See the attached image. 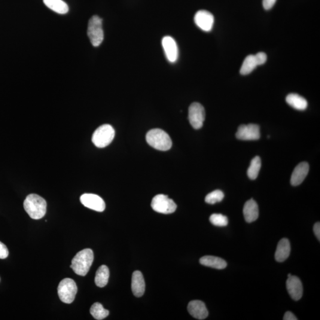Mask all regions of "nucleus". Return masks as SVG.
Instances as JSON below:
<instances>
[{
	"label": "nucleus",
	"instance_id": "1",
	"mask_svg": "<svg viewBox=\"0 0 320 320\" xmlns=\"http://www.w3.org/2000/svg\"><path fill=\"white\" fill-rule=\"evenodd\" d=\"M23 205L26 212L33 219L42 218L47 212V202L36 194L28 195L24 201Z\"/></svg>",
	"mask_w": 320,
	"mask_h": 320
},
{
	"label": "nucleus",
	"instance_id": "2",
	"mask_svg": "<svg viewBox=\"0 0 320 320\" xmlns=\"http://www.w3.org/2000/svg\"><path fill=\"white\" fill-rule=\"evenodd\" d=\"M94 260L92 250L85 249L79 252L72 258L70 267L78 275L84 276L89 271Z\"/></svg>",
	"mask_w": 320,
	"mask_h": 320
},
{
	"label": "nucleus",
	"instance_id": "3",
	"mask_svg": "<svg viewBox=\"0 0 320 320\" xmlns=\"http://www.w3.org/2000/svg\"><path fill=\"white\" fill-rule=\"evenodd\" d=\"M148 144L160 151H167L172 147V141L169 134L160 129L149 130L146 135Z\"/></svg>",
	"mask_w": 320,
	"mask_h": 320
},
{
	"label": "nucleus",
	"instance_id": "4",
	"mask_svg": "<svg viewBox=\"0 0 320 320\" xmlns=\"http://www.w3.org/2000/svg\"><path fill=\"white\" fill-rule=\"evenodd\" d=\"M115 130L110 125H103L95 130L92 136V142L97 147L105 148L114 139Z\"/></svg>",
	"mask_w": 320,
	"mask_h": 320
},
{
	"label": "nucleus",
	"instance_id": "5",
	"mask_svg": "<svg viewBox=\"0 0 320 320\" xmlns=\"http://www.w3.org/2000/svg\"><path fill=\"white\" fill-rule=\"evenodd\" d=\"M87 35L91 44L94 47H99L104 39L102 27V19L98 16H94L88 22Z\"/></svg>",
	"mask_w": 320,
	"mask_h": 320
},
{
	"label": "nucleus",
	"instance_id": "6",
	"mask_svg": "<svg viewBox=\"0 0 320 320\" xmlns=\"http://www.w3.org/2000/svg\"><path fill=\"white\" fill-rule=\"evenodd\" d=\"M77 291V286L74 280L69 278L62 280L58 287L60 299L65 304H71L74 301Z\"/></svg>",
	"mask_w": 320,
	"mask_h": 320
},
{
	"label": "nucleus",
	"instance_id": "7",
	"mask_svg": "<svg viewBox=\"0 0 320 320\" xmlns=\"http://www.w3.org/2000/svg\"><path fill=\"white\" fill-rule=\"evenodd\" d=\"M152 208L155 212L169 214L176 211L177 205L172 199L165 194H158L152 200Z\"/></svg>",
	"mask_w": 320,
	"mask_h": 320
},
{
	"label": "nucleus",
	"instance_id": "8",
	"mask_svg": "<svg viewBox=\"0 0 320 320\" xmlns=\"http://www.w3.org/2000/svg\"><path fill=\"white\" fill-rule=\"evenodd\" d=\"M205 119V111L203 106L200 103H192L189 108V121L195 129H200L203 127Z\"/></svg>",
	"mask_w": 320,
	"mask_h": 320
},
{
	"label": "nucleus",
	"instance_id": "9",
	"mask_svg": "<svg viewBox=\"0 0 320 320\" xmlns=\"http://www.w3.org/2000/svg\"><path fill=\"white\" fill-rule=\"evenodd\" d=\"M236 138L243 141H255L260 138V127L257 125H242L238 128Z\"/></svg>",
	"mask_w": 320,
	"mask_h": 320
},
{
	"label": "nucleus",
	"instance_id": "10",
	"mask_svg": "<svg viewBox=\"0 0 320 320\" xmlns=\"http://www.w3.org/2000/svg\"><path fill=\"white\" fill-rule=\"evenodd\" d=\"M82 204L87 208L97 212L105 211L106 205L105 201L98 195L85 193L80 197Z\"/></svg>",
	"mask_w": 320,
	"mask_h": 320
},
{
	"label": "nucleus",
	"instance_id": "11",
	"mask_svg": "<svg viewBox=\"0 0 320 320\" xmlns=\"http://www.w3.org/2000/svg\"><path fill=\"white\" fill-rule=\"evenodd\" d=\"M194 21L197 26L203 31L210 32L214 24V17L209 11L199 10L195 14Z\"/></svg>",
	"mask_w": 320,
	"mask_h": 320
},
{
	"label": "nucleus",
	"instance_id": "12",
	"mask_svg": "<svg viewBox=\"0 0 320 320\" xmlns=\"http://www.w3.org/2000/svg\"><path fill=\"white\" fill-rule=\"evenodd\" d=\"M162 45L167 60L170 63H175L178 59L179 50L175 39L171 36H165L163 39Z\"/></svg>",
	"mask_w": 320,
	"mask_h": 320
},
{
	"label": "nucleus",
	"instance_id": "13",
	"mask_svg": "<svg viewBox=\"0 0 320 320\" xmlns=\"http://www.w3.org/2000/svg\"><path fill=\"white\" fill-rule=\"evenodd\" d=\"M286 288L289 295L295 301L300 300L303 297V284L298 277L291 275L286 281Z\"/></svg>",
	"mask_w": 320,
	"mask_h": 320
},
{
	"label": "nucleus",
	"instance_id": "14",
	"mask_svg": "<svg viewBox=\"0 0 320 320\" xmlns=\"http://www.w3.org/2000/svg\"><path fill=\"white\" fill-rule=\"evenodd\" d=\"M188 310L193 318L197 320H204L208 316L205 304L201 301H191L188 304Z\"/></svg>",
	"mask_w": 320,
	"mask_h": 320
},
{
	"label": "nucleus",
	"instance_id": "15",
	"mask_svg": "<svg viewBox=\"0 0 320 320\" xmlns=\"http://www.w3.org/2000/svg\"><path fill=\"white\" fill-rule=\"evenodd\" d=\"M309 164L307 162H302L298 164L292 174L291 185L294 187L301 185L309 173Z\"/></svg>",
	"mask_w": 320,
	"mask_h": 320
},
{
	"label": "nucleus",
	"instance_id": "16",
	"mask_svg": "<svg viewBox=\"0 0 320 320\" xmlns=\"http://www.w3.org/2000/svg\"><path fill=\"white\" fill-rule=\"evenodd\" d=\"M131 288L133 295L136 297H141L144 294L145 280L142 273L139 271H135L132 274Z\"/></svg>",
	"mask_w": 320,
	"mask_h": 320
},
{
	"label": "nucleus",
	"instance_id": "17",
	"mask_svg": "<svg viewBox=\"0 0 320 320\" xmlns=\"http://www.w3.org/2000/svg\"><path fill=\"white\" fill-rule=\"evenodd\" d=\"M245 220L249 223L257 220L258 217V207L257 203L254 199H250L245 203L243 209Z\"/></svg>",
	"mask_w": 320,
	"mask_h": 320
},
{
	"label": "nucleus",
	"instance_id": "18",
	"mask_svg": "<svg viewBox=\"0 0 320 320\" xmlns=\"http://www.w3.org/2000/svg\"><path fill=\"white\" fill-rule=\"evenodd\" d=\"M290 242L287 239L279 241L275 253V259L277 261L283 262L287 259L290 255Z\"/></svg>",
	"mask_w": 320,
	"mask_h": 320
},
{
	"label": "nucleus",
	"instance_id": "19",
	"mask_svg": "<svg viewBox=\"0 0 320 320\" xmlns=\"http://www.w3.org/2000/svg\"><path fill=\"white\" fill-rule=\"evenodd\" d=\"M199 261L203 266L216 269H224L227 266V262L223 259L212 256H203L200 259Z\"/></svg>",
	"mask_w": 320,
	"mask_h": 320
},
{
	"label": "nucleus",
	"instance_id": "20",
	"mask_svg": "<svg viewBox=\"0 0 320 320\" xmlns=\"http://www.w3.org/2000/svg\"><path fill=\"white\" fill-rule=\"evenodd\" d=\"M286 102L289 106L298 111H304L307 108L308 102L306 99L298 94L291 93L288 94L286 98Z\"/></svg>",
	"mask_w": 320,
	"mask_h": 320
},
{
	"label": "nucleus",
	"instance_id": "21",
	"mask_svg": "<svg viewBox=\"0 0 320 320\" xmlns=\"http://www.w3.org/2000/svg\"><path fill=\"white\" fill-rule=\"evenodd\" d=\"M43 1L47 7L57 13L65 14L68 12V5L63 0H43Z\"/></svg>",
	"mask_w": 320,
	"mask_h": 320
},
{
	"label": "nucleus",
	"instance_id": "22",
	"mask_svg": "<svg viewBox=\"0 0 320 320\" xmlns=\"http://www.w3.org/2000/svg\"><path fill=\"white\" fill-rule=\"evenodd\" d=\"M109 275V268L105 265H102L97 269L96 273V285L100 288L105 287L108 284Z\"/></svg>",
	"mask_w": 320,
	"mask_h": 320
},
{
	"label": "nucleus",
	"instance_id": "23",
	"mask_svg": "<svg viewBox=\"0 0 320 320\" xmlns=\"http://www.w3.org/2000/svg\"><path fill=\"white\" fill-rule=\"evenodd\" d=\"M257 66L255 55H250L244 61L242 68L240 69V74L245 75L249 74Z\"/></svg>",
	"mask_w": 320,
	"mask_h": 320
},
{
	"label": "nucleus",
	"instance_id": "24",
	"mask_svg": "<svg viewBox=\"0 0 320 320\" xmlns=\"http://www.w3.org/2000/svg\"><path fill=\"white\" fill-rule=\"evenodd\" d=\"M261 166V161L260 157L256 156L253 158L251 165H250L248 170V176L250 179L255 180L257 179Z\"/></svg>",
	"mask_w": 320,
	"mask_h": 320
},
{
	"label": "nucleus",
	"instance_id": "25",
	"mask_svg": "<svg viewBox=\"0 0 320 320\" xmlns=\"http://www.w3.org/2000/svg\"><path fill=\"white\" fill-rule=\"evenodd\" d=\"M91 316L97 320L105 319L109 315V312L103 308L102 305L99 303H94L91 306L90 310Z\"/></svg>",
	"mask_w": 320,
	"mask_h": 320
},
{
	"label": "nucleus",
	"instance_id": "26",
	"mask_svg": "<svg viewBox=\"0 0 320 320\" xmlns=\"http://www.w3.org/2000/svg\"><path fill=\"white\" fill-rule=\"evenodd\" d=\"M224 194L220 190H216L206 195L205 202L209 204L220 202L223 200Z\"/></svg>",
	"mask_w": 320,
	"mask_h": 320
},
{
	"label": "nucleus",
	"instance_id": "27",
	"mask_svg": "<svg viewBox=\"0 0 320 320\" xmlns=\"http://www.w3.org/2000/svg\"><path fill=\"white\" fill-rule=\"evenodd\" d=\"M209 221L211 224L217 227H225L228 224V218L226 216H224L219 213H214L212 214L209 218Z\"/></svg>",
	"mask_w": 320,
	"mask_h": 320
},
{
	"label": "nucleus",
	"instance_id": "28",
	"mask_svg": "<svg viewBox=\"0 0 320 320\" xmlns=\"http://www.w3.org/2000/svg\"><path fill=\"white\" fill-rule=\"evenodd\" d=\"M255 57L258 65H263V64L266 62L267 56L264 53H258L255 55Z\"/></svg>",
	"mask_w": 320,
	"mask_h": 320
},
{
	"label": "nucleus",
	"instance_id": "29",
	"mask_svg": "<svg viewBox=\"0 0 320 320\" xmlns=\"http://www.w3.org/2000/svg\"><path fill=\"white\" fill-rule=\"evenodd\" d=\"M8 251L7 247L0 242V259H4L8 257Z\"/></svg>",
	"mask_w": 320,
	"mask_h": 320
},
{
	"label": "nucleus",
	"instance_id": "30",
	"mask_svg": "<svg viewBox=\"0 0 320 320\" xmlns=\"http://www.w3.org/2000/svg\"><path fill=\"white\" fill-rule=\"evenodd\" d=\"M276 0H263V5L265 10H270L275 5Z\"/></svg>",
	"mask_w": 320,
	"mask_h": 320
},
{
	"label": "nucleus",
	"instance_id": "31",
	"mask_svg": "<svg viewBox=\"0 0 320 320\" xmlns=\"http://www.w3.org/2000/svg\"><path fill=\"white\" fill-rule=\"evenodd\" d=\"M283 320H297L298 319L296 318L293 313L290 312H287L285 314L284 317H283Z\"/></svg>",
	"mask_w": 320,
	"mask_h": 320
},
{
	"label": "nucleus",
	"instance_id": "32",
	"mask_svg": "<svg viewBox=\"0 0 320 320\" xmlns=\"http://www.w3.org/2000/svg\"><path fill=\"white\" fill-rule=\"evenodd\" d=\"M314 232L316 235L318 239L320 241V222H317L315 224V226H314Z\"/></svg>",
	"mask_w": 320,
	"mask_h": 320
}]
</instances>
